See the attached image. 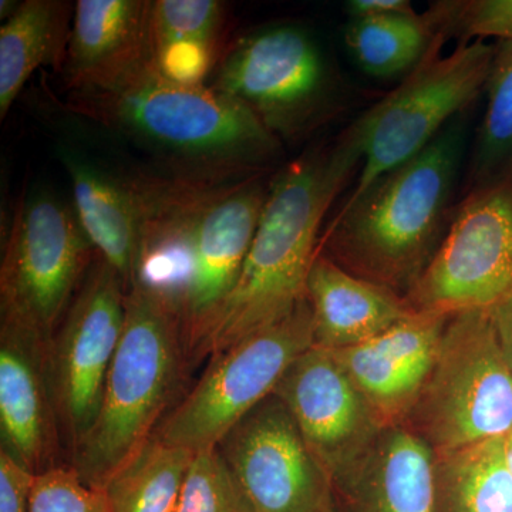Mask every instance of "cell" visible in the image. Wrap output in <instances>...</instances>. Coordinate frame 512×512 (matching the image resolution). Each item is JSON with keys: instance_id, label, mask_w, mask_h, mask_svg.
<instances>
[{"instance_id": "ba28073f", "label": "cell", "mask_w": 512, "mask_h": 512, "mask_svg": "<svg viewBox=\"0 0 512 512\" xmlns=\"http://www.w3.org/2000/svg\"><path fill=\"white\" fill-rule=\"evenodd\" d=\"M512 291V168L458 205L407 301L416 311L490 309Z\"/></svg>"}, {"instance_id": "2e32d148", "label": "cell", "mask_w": 512, "mask_h": 512, "mask_svg": "<svg viewBox=\"0 0 512 512\" xmlns=\"http://www.w3.org/2000/svg\"><path fill=\"white\" fill-rule=\"evenodd\" d=\"M147 0H79L73 8L63 73L73 94L120 89L154 63Z\"/></svg>"}, {"instance_id": "cb8c5ba5", "label": "cell", "mask_w": 512, "mask_h": 512, "mask_svg": "<svg viewBox=\"0 0 512 512\" xmlns=\"http://www.w3.org/2000/svg\"><path fill=\"white\" fill-rule=\"evenodd\" d=\"M192 456L153 436L103 485L110 512H174Z\"/></svg>"}, {"instance_id": "5b68a950", "label": "cell", "mask_w": 512, "mask_h": 512, "mask_svg": "<svg viewBox=\"0 0 512 512\" xmlns=\"http://www.w3.org/2000/svg\"><path fill=\"white\" fill-rule=\"evenodd\" d=\"M403 426L434 456L510 433L512 372L488 309L448 316L436 363Z\"/></svg>"}, {"instance_id": "30bf717a", "label": "cell", "mask_w": 512, "mask_h": 512, "mask_svg": "<svg viewBox=\"0 0 512 512\" xmlns=\"http://www.w3.org/2000/svg\"><path fill=\"white\" fill-rule=\"evenodd\" d=\"M212 87L251 110L278 140L315 127L335 89L318 43L295 26L239 39L218 64Z\"/></svg>"}, {"instance_id": "ac0fdd59", "label": "cell", "mask_w": 512, "mask_h": 512, "mask_svg": "<svg viewBox=\"0 0 512 512\" xmlns=\"http://www.w3.org/2000/svg\"><path fill=\"white\" fill-rule=\"evenodd\" d=\"M77 220L97 254L127 289L136 284L143 265L146 229L157 183H124L92 165L67 158Z\"/></svg>"}, {"instance_id": "3957f363", "label": "cell", "mask_w": 512, "mask_h": 512, "mask_svg": "<svg viewBox=\"0 0 512 512\" xmlns=\"http://www.w3.org/2000/svg\"><path fill=\"white\" fill-rule=\"evenodd\" d=\"M70 109L211 173L258 168L281 148L237 100L212 86L175 82L156 66L113 92L72 94Z\"/></svg>"}, {"instance_id": "7402d4cb", "label": "cell", "mask_w": 512, "mask_h": 512, "mask_svg": "<svg viewBox=\"0 0 512 512\" xmlns=\"http://www.w3.org/2000/svg\"><path fill=\"white\" fill-rule=\"evenodd\" d=\"M70 6L26 0L0 28V119L5 120L32 74L43 64L64 62Z\"/></svg>"}, {"instance_id": "8fae6325", "label": "cell", "mask_w": 512, "mask_h": 512, "mask_svg": "<svg viewBox=\"0 0 512 512\" xmlns=\"http://www.w3.org/2000/svg\"><path fill=\"white\" fill-rule=\"evenodd\" d=\"M266 194L256 178L185 191L178 211L185 272L177 302L194 353L237 284Z\"/></svg>"}, {"instance_id": "44dd1931", "label": "cell", "mask_w": 512, "mask_h": 512, "mask_svg": "<svg viewBox=\"0 0 512 512\" xmlns=\"http://www.w3.org/2000/svg\"><path fill=\"white\" fill-rule=\"evenodd\" d=\"M225 18L224 3L217 0L153 2L151 35L158 72L175 82L205 84L222 60Z\"/></svg>"}, {"instance_id": "8992f818", "label": "cell", "mask_w": 512, "mask_h": 512, "mask_svg": "<svg viewBox=\"0 0 512 512\" xmlns=\"http://www.w3.org/2000/svg\"><path fill=\"white\" fill-rule=\"evenodd\" d=\"M443 45L431 40L403 83L345 131L362 157L359 180L348 201L420 154L484 92L495 45L477 40L441 55Z\"/></svg>"}, {"instance_id": "4dcf8cb0", "label": "cell", "mask_w": 512, "mask_h": 512, "mask_svg": "<svg viewBox=\"0 0 512 512\" xmlns=\"http://www.w3.org/2000/svg\"><path fill=\"white\" fill-rule=\"evenodd\" d=\"M495 338L512 372V291L488 309Z\"/></svg>"}, {"instance_id": "ffe728a7", "label": "cell", "mask_w": 512, "mask_h": 512, "mask_svg": "<svg viewBox=\"0 0 512 512\" xmlns=\"http://www.w3.org/2000/svg\"><path fill=\"white\" fill-rule=\"evenodd\" d=\"M306 296L313 316V346L326 350L363 345L416 312L392 289L350 274L320 251Z\"/></svg>"}, {"instance_id": "d6a6232c", "label": "cell", "mask_w": 512, "mask_h": 512, "mask_svg": "<svg viewBox=\"0 0 512 512\" xmlns=\"http://www.w3.org/2000/svg\"><path fill=\"white\" fill-rule=\"evenodd\" d=\"M504 456L508 470L512 474V430L504 437Z\"/></svg>"}, {"instance_id": "83f0119b", "label": "cell", "mask_w": 512, "mask_h": 512, "mask_svg": "<svg viewBox=\"0 0 512 512\" xmlns=\"http://www.w3.org/2000/svg\"><path fill=\"white\" fill-rule=\"evenodd\" d=\"M174 512H254L220 448L195 451Z\"/></svg>"}, {"instance_id": "7a4b0ae2", "label": "cell", "mask_w": 512, "mask_h": 512, "mask_svg": "<svg viewBox=\"0 0 512 512\" xmlns=\"http://www.w3.org/2000/svg\"><path fill=\"white\" fill-rule=\"evenodd\" d=\"M464 137L460 116L412 160L346 201L319 251L328 249L329 258L350 274L410 292L436 252Z\"/></svg>"}, {"instance_id": "4316f807", "label": "cell", "mask_w": 512, "mask_h": 512, "mask_svg": "<svg viewBox=\"0 0 512 512\" xmlns=\"http://www.w3.org/2000/svg\"><path fill=\"white\" fill-rule=\"evenodd\" d=\"M424 18L433 39L458 46L477 40L512 42V0H441L434 2Z\"/></svg>"}, {"instance_id": "5bb4252c", "label": "cell", "mask_w": 512, "mask_h": 512, "mask_svg": "<svg viewBox=\"0 0 512 512\" xmlns=\"http://www.w3.org/2000/svg\"><path fill=\"white\" fill-rule=\"evenodd\" d=\"M274 394L332 480L352 467L386 427L330 350H306L286 370Z\"/></svg>"}, {"instance_id": "9a60e30c", "label": "cell", "mask_w": 512, "mask_h": 512, "mask_svg": "<svg viewBox=\"0 0 512 512\" xmlns=\"http://www.w3.org/2000/svg\"><path fill=\"white\" fill-rule=\"evenodd\" d=\"M47 343L39 330L0 316V451L35 476L56 467L62 437Z\"/></svg>"}, {"instance_id": "f1b7e54d", "label": "cell", "mask_w": 512, "mask_h": 512, "mask_svg": "<svg viewBox=\"0 0 512 512\" xmlns=\"http://www.w3.org/2000/svg\"><path fill=\"white\" fill-rule=\"evenodd\" d=\"M30 512H110L103 488L87 484L72 466H56L37 474Z\"/></svg>"}, {"instance_id": "7c38bea8", "label": "cell", "mask_w": 512, "mask_h": 512, "mask_svg": "<svg viewBox=\"0 0 512 512\" xmlns=\"http://www.w3.org/2000/svg\"><path fill=\"white\" fill-rule=\"evenodd\" d=\"M127 286L97 258L47 343L60 433L73 450L92 430L126 320Z\"/></svg>"}, {"instance_id": "4fadbf2b", "label": "cell", "mask_w": 512, "mask_h": 512, "mask_svg": "<svg viewBox=\"0 0 512 512\" xmlns=\"http://www.w3.org/2000/svg\"><path fill=\"white\" fill-rule=\"evenodd\" d=\"M254 512H336L333 480L271 394L217 446Z\"/></svg>"}, {"instance_id": "e0dca14e", "label": "cell", "mask_w": 512, "mask_h": 512, "mask_svg": "<svg viewBox=\"0 0 512 512\" xmlns=\"http://www.w3.org/2000/svg\"><path fill=\"white\" fill-rule=\"evenodd\" d=\"M448 316L416 311L363 345L330 350L384 426L409 419L436 363Z\"/></svg>"}, {"instance_id": "277c9868", "label": "cell", "mask_w": 512, "mask_h": 512, "mask_svg": "<svg viewBox=\"0 0 512 512\" xmlns=\"http://www.w3.org/2000/svg\"><path fill=\"white\" fill-rule=\"evenodd\" d=\"M187 349L174 296L146 282L131 286L99 414L73 450L72 467L83 481L103 488L153 439L177 389Z\"/></svg>"}, {"instance_id": "6da1fadb", "label": "cell", "mask_w": 512, "mask_h": 512, "mask_svg": "<svg viewBox=\"0 0 512 512\" xmlns=\"http://www.w3.org/2000/svg\"><path fill=\"white\" fill-rule=\"evenodd\" d=\"M360 161L343 133L332 146L313 148L275 175L237 284L195 355H217L285 318L306 298L320 228Z\"/></svg>"}, {"instance_id": "484cf974", "label": "cell", "mask_w": 512, "mask_h": 512, "mask_svg": "<svg viewBox=\"0 0 512 512\" xmlns=\"http://www.w3.org/2000/svg\"><path fill=\"white\" fill-rule=\"evenodd\" d=\"M473 161L474 185L512 168V42H497Z\"/></svg>"}, {"instance_id": "d6986e66", "label": "cell", "mask_w": 512, "mask_h": 512, "mask_svg": "<svg viewBox=\"0 0 512 512\" xmlns=\"http://www.w3.org/2000/svg\"><path fill=\"white\" fill-rule=\"evenodd\" d=\"M434 454L406 426L384 427L365 454L333 478L336 512H433Z\"/></svg>"}, {"instance_id": "9c48e42d", "label": "cell", "mask_w": 512, "mask_h": 512, "mask_svg": "<svg viewBox=\"0 0 512 512\" xmlns=\"http://www.w3.org/2000/svg\"><path fill=\"white\" fill-rule=\"evenodd\" d=\"M94 248L76 212L49 194L20 202L0 266V312L50 338L83 284Z\"/></svg>"}, {"instance_id": "f546056e", "label": "cell", "mask_w": 512, "mask_h": 512, "mask_svg": "<svg viewBox=\"0 0 512 512\" xmlns=\"http://www.w3.org/2000/svg\"><path fill=\"white\" fill-rule=\"evenodd\" d=\"M35 474L0 451V512H30Z\"/></svg>"}, {"instance_id": "603a6c76", "label": "cell", "mask_w": 512, "mask_h": 512, "mask_svg": "<svg viewBox=\"0 0 512 512\" xmlns=\"http://www.w3.org/2000/svg\"><path fill=\"white\" fill-rule=\"evenodd\" d=\"M433 512H512L504 437L434 456Z\"/></svg>"}, {"instance_id": "52a82bcc", "label": "cell", "mask_w": 512, "mask_h": 512, "mask_svg": "<svg viewBox=\"0 0 512 512\" xmlns=\"http://www.w3.org/2000/svg\"><path fill=\"white\" fill-rule=\"evenodd\" d=\"M312 346L313 316L306 296L285 318L211 356L204 375L164 417L154 436L192 453L217 447L274 394L286 370Z\"/></svg>"}, {"instance_id": "d4e9b609", "label": "cell", "mask_w": 512, "mask_h": 512, "mask_svg": "<svg viewBox=\"0 0 512 512\" xmlns=\"http://www.w3.org/2000/svg\"><path fill=\"white\" fill-rule=\"evenodd\" d=\"M431 40L426 18L416 12L350 19L345 29L350 57L360 70L377 79L412 72Z\"/></svg>"}, {"instance_id": "1f68e13d", "label": "cell", "mask_w": 512, "mask_h": 512, "mask_svg": "<svg viewBox=\"0 0 512 512\" xmlns=\"http://www.w3.org/2000/svg\"><path fill=\"white\" fill-rule=\"evenodd\" d=\"M346 12L350 19L373 18V16L413 13L409 0H349Z\"/></svg>"}]
</instances>
